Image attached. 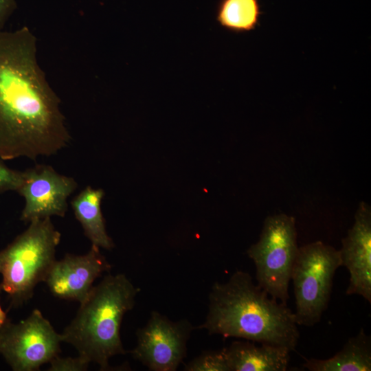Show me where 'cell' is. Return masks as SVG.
<instances>
[{
	"mask_svg": "<svg viewBox=\"0 0 371 371\" xmlns=\"http://www.w3.org/2000/svg\"><path fill=\"white\" fill-rule=\"evenodd\" d=\"M341 266L350 273L347 295H359L371 302V208L361 201L353 225L341 240Z\"/></svg>",
	"mask_w": 371,
	"mask_h": 371,
	"instance_id": "11",
	"label": "cell"
},
{
	"mask_svg": "<svg viewBox=\"0 0 371 371\" xmlns=\"http://www.w3.org/2000/svg\"><path fill=\"white\" fill-rule=\"evenodd\" d=\"M22 172V182L16 191L25 200L20 220L30 223L53 216L64 217L67 199L78 187L76 180L43 164Z\"/></svg>",
	"mask_w": 371,
	"mask_h": 371,
	"instance_id": "9",
	"label": "cell"
},
{
	"mask_svg": "<svg viewBox=\"0 0 371 371\" xmlns=\"http://www.w3.org/2000/svg\"><path fill=\"white\" fill-rule=\"evenodd\" d=\"M104 195L102 189L87 186L73 198L71 205L91 245L109 250L113 248L114 243L106 232L101 210Z\"/></svg>",
	"mask_w": 371,
	"mask_h": 371,
	"instance_id": "13",
	"label": "cell"
},
{
	"mask_svg": "<svg viewBox=\"0 0 371 371\" xmlns=\"http://www.w3.org/2000/svg\"><path fill=\"white\" fill-rule=\"evenodd\" d=\"M195 328L225 338L284 347L291 352L300 338L294 313L287 304L272 298L249 273L239 270L227 282L212 285L207 316Z\"/></svg>",
	"mask_w": 371,
	"mask_h": 371,
	"instance_id": "2",
	"label": "cell"
},
{
	"mask_svg": "<svg viewBox=\"0 0 371 371\" xmlns=\"http://www.w3.org/2000/svg\"><path fill=\"white\" fill-rule=\"evenodd\" d=\"M63 338L34 309L16 324L10 321L0 335V354L14 371H36L60 352Z\"/></svg>",
	"mask_w": 371,
	"mask_h": 371,
	"instance_id": "7",
	"label": "cell"
},
{
	"mask_svg": "<svg viewBox=\"0 0 371 371\" xmlns=\"http://www.w3.org/2000/svg\"><path fill=\"white\" fill-rule=\"evenodd\" d=\"M16 7L15 0H0V32Z\"/></svg>",
	"mask_w": 371,
	"mask_h": 371,
	"instance_id": "19",
	"label": "cell"
},
{
	"mask_svg": "<svg viewBox=\"0 0 371 371\" xmlns=\"http://www.w3.org/2000/svg\"><path fill=\"white\" fill-rule=\"evenodd\" d=\"M28 227L0 251V290L7 293L10 306L18 307L33 296L55 262L61 234L51 218L29 223Z\"/></svg>",
	"mask_w": 371,
	"mask_h": 371,
	"instance_id": "4",
	"label": "cell"
},
{
	"mask_svg": "<svg viewBox=\"0 0 371 371\" xmlns=\"http://www.w3.org/2000/svg\"><path fill=\"white\" fill-rule=\"evenodd\" d=\"M294 217L280 213L265 218L259 240L247 251L256 266L257 284L273 299L286 303L298 251Z\"/></svg>",
	"mask_w": 371,
	"mask_h": 371,
	"instance_id": "5",
	"label": "cell"
},
{
	"mask_svg": "<svg viewBox=\"0 0 371 371\" xmlns=\"http://www.w3.org/2000/svg\"><path fill=\"white\" fill-rule=\"evenodd\" d=\"M303 366L310 371H370V337L361 329L333 357L307 359Z\"/></svg>",
	"mask_w": 371,
	"mask_h": 371,
	"instance_id": "14",
	"label": "cell"
},
{
	"mask_svg": "<svg viewBox=\"0 0 371 371\" xmlns=\"http://www.w3.org/2000/svg\"><path fill=\"white\" fill-rule=\"evenodd\" d=\"M100 249L91 245L84 255L67 254L56 260L44 281L51 293L62 300L81 303L93 287L94 281L111 269Z\"/></svg>",
	"mask_w": 371,
	"mask_h": 371,
	"instance_id": "10",
	"label": "cell"
},
{
	"mask_svg": "<svg viewBox=\"0 0 371 371\" xmlns=\"http://www.w3.org/2000/svg\"><path fill=\"white\" fill-rule=\"evenodd\" d=\"M194 328L187 319L173 322L153 311L146 324L137 330V344L131 353L150 370L175 371L186 357Z\"/></svg>",
	"mask_w": 371,
	"mask_h": 371,
	"instance_id": "8",
	"label": "cell"
},
{
	"mask_svg": "<svg viewBox=\"0 0 371 371\" xmlns=\"http://www.w3.org/2000/svg\"><path fill=\"white\" fill-rule=\"evenodd\" d=\"M262 14L258 0H220L216 19L224 29L243 33L256 27Z\"/></svg>",
	"mask_w": 371,
	"mask_h": 371,
	"instance_id": "15",
	"label": "cell"
},
{
	"mask_svg": "<svg viewBox=\"0 0 371 371\" xmlns=\"http://www.w3.org/2000/svg\"><path fill=\"white\" fill-rule=\"evenodd\" d=\"M9 322L10 320L7 317L6 313L3 311L0 304V335L6 327L7 324L9 323Z\"/></svg>",
	"mask_w": 371,
	"mask_h": 371,
	"instance_id": "20",
	"label": "cell"
},
{
	"mask_svg": "<svg viewBox=\"0 0 371 371\" xmlns=\"http://www.w3.org/2000/svg\"><path fill=\"white\" fill-rule=\"evenodd\" d=\"M139 291L126 275L107 274L80 303L75 317L60 333L63 341L72 345L78 356L98 364L100 370H109L111 357L126 353L120 327Z\"/></svg>",
	"mask_w": 371,
	"mask_h": 371,
	"instance_id": "3",
	"label": "cell"
},
{
	"mask_svg": "<svg viewBox=\"0 0 371 371\" xmlns=\"http://www.w3.org/2000/svg\"><path fill=\"white\" fill-rule=\"evenodd\" d=\"M341 266L339 250L322 241L299 247L293 267L297 325L317 324L328 307L336 270Z\"/></svg>",
	"mask_w": 371,
	"mask_h": 371,
	"instance_id": "6",
	"label": "cell"
},
{
	"mask_svg": "<svg viewBox=\"0 0 371 371\" xmlns=\"http://www.w3.org/2000/svg\"><path fill=\"white\" fill-rule=\"evenodd\" d=\"M229 371H285L291 351L284 347L235 341L225 348Z\"/></svg>",
	"mask_w": 371,
	"mask_h": 371,
	"instance_id": "12",
	"label": "cell"
},
{
	"mask_svg": "<svg viewBox=\"0 0 371 371\" xmlns=\"http://www.w3.org/2000/svg\"><path fill=\"white\" fill-rule=\"evenodd\" d=\"M22 171L7 166L0 159V193L16 192L22 182Z\"/></svg>",
	"mask_w": 371,
	"mask_h": 371,
	"instance_id": "18",
	"label": "cell"
},
{
	"mask_svg": "<svg viewBox=\"0 0 371 371\" xmlns=\"http://www.w3.org/2000/svg\"><path fill=\"white\" fill-rule=\"evenodd\" d=\"M186 371H229L225 348L207 350L184 366Z\"/></svg>",
	"mask_w": 371,
	"mask_h": 371,
	"instance_id": "16",
	"label": "cell"
},
{
	"mask_svg": "<svg viewBox=\"0 0 371 371\" xmlns=\"http://www.w3.org/2000/svg\"><path fill=\"white\" fill-rule=\"evenodd\" d=\"M70 140L60 98L38 62L36 36L26 26L0 32V159L49 157Z\"/></svg>",
	"mask_w": 371,
	"mask_h": 371,
	"instance_id": "1",
	"label": "cell"
},
{
	"mask_svg": "<svg viewBox=\"0 0 371 371\" xmlns=\"http://www.w3.org/2000/svg\"><path fill=\"white\" fill-rule=\"evenodd\" d=\"M49 371H85L90 363L80 356L61 357L59 355L50 361Z\"/></svg>",
	"mask_w": 371,
	"mask_h": 371,
	"instance_id": "17",
	"label": "cell"
}]
</instances>
